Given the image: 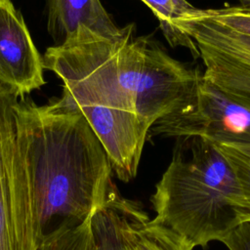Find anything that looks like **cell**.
Listing matches in <instances>:
<instances>
[{"label": "cell", "instance_id": "1", "mask_svg": "<svg viewBox=\"0 0 250 250\" xmlns=\"http://www.w3.org/2000/svg\"><path fill=\"white\" fill-rule=\"evenodd\" d=\"M15 115L40 239L86 222L120 197L108 156L76 108L60 99L43 105L21 99Z\"/></svg>", "mask_w": 250, "mask_h": 250}, {"label": "cell", "instance_id": "7", "mask_svg": "<svg viewBox=\"0 0 250 250\" xmlns=\"http://www.w3.org/2000/svg\"><path fill=\"white\" fill-rule=\"evenodd\" d=\"M43 69L21 14L11 0H0V86L23 99L45 84Z\"/></svg>", "mask_w": 250, "mask_h": 250}, {"label": "cell", "instance_id": "12", "mask_svg": "<svg viewBox=\"0 0 250 250\" xmlns=\"http://www.w3.org/2000/svg\"><path fill=\"white\" fill-rule=\"evenodd\" d=\"M214 144V143H213ZM230 164L239 186V203L246 218L250 220V146L237 144H214Z\"/></svg>", "mask_w": 250, "mask_h": 250}, {"label": "cell", "instance_id": "16", "mask_svg": "<svg viewBox=\"0 0 250 250\" xmlns=\"http://www.w3.org/2000/svg\"><path fill=\"white\" fill-rule=\"evenodd\" d=\"M241 5V6H245V7H250V0H237Z\"/></svg>", "mask_w": 250, "mask_h": 250}, {"label": "cell", "instance_id": "6", "mask_svg": "<svg viewBox=\"0 0 250 250\" xmlns=\"http://www.w3.org/2000/svg\"><path fill=\"white\" fill-rule=\"evenodd\" d=\"M148 135L250 146V108L202 78L189 103L156 121Z\"/></svg>", "mask_w": 250, "mask_h": 250}, {"label": "cell", "instance_id": "2", "mask_svg": "<svg viewBox=\"0 0 250 250\" xmlns=\"http://www.w3.org/2000/svg\"><path fill=\"white\" fill-rule=\"evenodd\" d=\"M188 154L177 150L155 186L154 221L193 247L221 241L246 221L235 174L217 146L190 138Z\"/></svg>", "mask_w": 250, "mask_h": 250}, {"label": "cell", "instance_id": "11", "mask_svg": "<svg viewBox=\"0 0 250 250\" xmlns=\"http://www.w3.org/2000/svg\"><path fill=\"white\" fill-rule=\"evenodd\" d=\"M122 199L119 197L91 217V250H124L120 229Z\"/></svg>", "mask_w": 250, "mask_h": 250}, {"label": "cell", "instance_id": "8", "mask_svg": "<svg viewBox=\"0 0 250 250\" xmlns=\"http://www.w3.org/2000/svg\"><path fill=\"white\" fill-rule=\"evenodd\" d=\"M46 15L47 30L55 46L81 29L106 39L118 38L123 32L100 0H46Z\"/></svg>", "mask_w": 250, "mask_h": 250}, {"label": "cell", "instance_id": "13", "mask_svg": "<svg viewBox=\"0 0 250 250\" xmlns=\"http://www.w3.org/2000/svg\"><path fill=\"white\" fill-rule=\"evenodd\" d=\"M91 219L78 226H63L44 235L35 250H91Z\"/></svg>", "mask_w": 250, "mask_h": 250}, {"label": "cell", "instance_id": "9", "mask_svg": "<svg viewBox=\"0 0 250 250\" xmlns=\"http://www.w3.org/2000/svg\"><path fill=\"white\" fill-rule=\"evenodd\" d=\"M120 210L124 250H193L187 239L153 219L149 220L135 204L122 199Z\"/></svg>", "mask_w": 250, "mask_h": 250}, {"label": "cell", "instance_id": "5", "mask_svg": "<svg viewBox=\"0 0 250 250\" xmlns=\"http://www.w3.org/2000/svg\"><path fill=\"white\" fill-rule=\"evenodd\" d=\"M176 26L194 42L204 65L203 80L250 108V36L210 21L199 9Z\"/></svg>", "mask_w": 250, "mask_h": 250}, {"label": "cell", "instance_id": "4", "mask_svg": "<svg viewBox=\"0 0 250 250\" xmlns=\"http://www.w3.org/2000/svg\"><path fill=\"white\" fill-rule=\"evenodd\" d=\"M18 100L0 86V250H35L40 240L28 172L17 139Z\"/></svg>", "mask_w": 250, "mask_h": 250}, {"label": "cell", "instance_id": "3", "mask_svg": "<svg viewBox=\"0 0 250 250\" xmlns=\"http://www.w3.org/2000/svg\"><path fill=\"white\" fill-rule=\"evenodd\" d=\"M134 33V23L123 26L118 40L117 76L137 113L150 129L189 103L202 74L172 58L149 36Z\"/></svg>", "mask_w": 250, "mask_h": 250}, {"label": "cell", "instance_id": "14", "mask_svg": "<svg viewBox=\"0 0 250 250\" xmlns=\"http://www.w3.org/2000/svg\"><path fill=\"white\" fill-rule=\"evenodd\" d=\"M199 13L220 25L250 36V7L237 5L217 9H199Z\"/></svg>", "mask_w": 250, "mask_h": 250}, {"label": "cell", "instance_id": "10", "mask_svg": "<svg viewBox=\"0 0 250 250\" xmlns=\"http://www.w3.org/2000/svg\"><path fill=\"white\" fill-rule=\"evenodd\" d=\"M146 5L159 22L160 29L171 47L188 49L194 59L199 57L198 50L185 32L176 26V21L194 13L198 8L187 0H141Z\"/></svg>", "mask_w": 250, "mask_h": 250}, {"label": "cell", "instance_id": "15", "mask_svg": "<svg viewBox=\"0 0 250 250\" xmlns=\"http://www.w3.org/2000/svg\"><path fill=\"white\" fill-rule=\"evenodd\" d=\"M222 242L229 250H250V220L238 225Z\"/></svg>", "mask_w": 250, "mask_h": 250}]
</instances>
